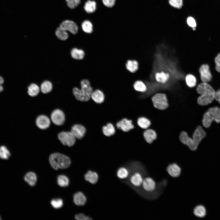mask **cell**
I'll use <instances>...</instances> for the list:
<instances>
[{
	"instance_id": "6da1fadb",
	"label": "cell",
	"mask_w": 220,
	"mask_h": 220,
	"mask_svg": "<svg viewBox=\"0 0 220 220\" xmlns=\"http://www.w3.org/2000/svg\"><path fill=\"white\" fill-rule=\"evenodd\" d=\"M130 169L129 176L123 182L139 194L145 177L147 175L144 167L138 162H131L127 163Z\"/></svg>"
},
{
	"instance_id": "7a4b0ae2",
	"label": "cell",
	"mask_w": 220,
	"mask_h": 220,
	"mask_svg": "<svg viewBox=\"0 0 220 220\" xmlns=\"http://www.w3.org/2000/svg\"><path fill=\"white\" fill-rule=\"evenodd\" d=\"M167 182L164 180L157 183L152 178L147 175L144 179L139 194L146 199H156L162 193L166 185Z\"/></svg>"
},
{
	"instance_id": "3957f363",
	"label": "cell",
	"mask_w": 220,
	"mask_h": 220,
	"mask_svg": "<svg viewBox=\"0 0 220 220\" xmlns=\"http://www.w3.org/2000/svg\"><path fill=\"white\" fill-rule=\"evenodd\" d=\"M206 136L205 131L200 126H198L195 130L192 138L189 137L185 132H182L180 136V140L183 144L187 145L192 150H196L201 140Z\"/></svg>"
},
{
	"instance_id": "277c9868",
	"label": "cell",
	"mask_w": 220,
	"mask_h": 220,
	"mask_svg": "<svg viewBox=\"0 0 220 220\" xmlns=\"http://www.w3.org/2000/svg\"><path fill=\"white\" fill-rule=\"evenodd\" d=\"M196 91L200 95L197 100L198 104L200 105H209L215 99V91L207 83L202 82L198 84Z\"/></svg>"
},
{
	"instance_id": "5b68a950",
	"label": "cell",
	"mask_w": 220,
	"mask_h": 220,
	"mask_svg": "<svg viewBox=\"0 0 220 220\" xmlns=\"http://www.w3.org/2000/svg\"><path fill=\"white\" fill-rule=\"evenodd\" d=\"M49 160L51 167L56 170L59 168H67L70 166L71 163L70 159L68 157L59 153L51 154Z\"/></svg>"
},
{
	"instance_id": "8992f818",
	"label": "cell",
	"mask_w": 220,
	"mask_h": 220,
	"mask_svg": "<svg viewBox=\"0 0 220 220\" xmlns=\"http://www.w3.org/2000/svg\"><path fill=\"white\" fill-rule=\"evenodd\" d=\"M213 121L220 123V108L218 107L210 108L203 115L202 123L205 127H209Z\"/></svg>"
},
{
	"instance_id": "52a82bcc",
	"label": "cell",
	"mask_w": 220,
	"mask_h": 220,
	"mask_svg": "<svg viewBox=\"0 0 220 220\" xmlns=\"http://www.w3.org/2000/svg\"><path fill=\"white\" fill-rule=\"evenodd\" d=\"M154 106L160 110H164L168 106L166 95L163 93H157L155 94L151 98Z\"/></svg>"
},
{
	"instance_id": "ba28073f",
	"label": "cell",
	"mask_w": 220,
	"mask_h": 220,
	"mask_svg": "<svg viewBox=\"0 0 220 220\" xmlns=\"http://www.w3.org/2000/svg\"><path fill=\"white\" fill-rule=\"evenodd\" d=\"M58 137L63 145L69 147L73 146L75 141L76 138L71 132H62L58 134Z\"/></svg>"
},
{
	"instance_id": "9c48e42d",
	"label": "cell",
	"mask_w": 220,
	"mask_h": 220,
	"mask_svg": "<svg viewBox=\"0 0 220 220\" xmlns=\"http://www.w3.org/2000/svg\"><path fill=\"white\" fill-rule=\"evenodd\" d=\"M200 79L203 82L207 83L212 79V75L209 66L206 64L202 65L199 69Z\"/></svg>"
},
{
	"instance_id": "30bf717a",
	"label": "cell",
	"mask_w": 220,
	"mask_h": 220,
	"mask_svg": "<svg viewBox=\"0 0 220 220\" xmlns=\"http://www.w3.org/2000/svg\"><path fill=\"white\" fill-rule=\"evenodd\" d=\"M51 118L52 122L57 125H62L65 120V115L61 110L57 109L52 113Z\"/></svg>"
},
{
	"instance_id": "8fae6325",
	"label": "cell",
	"mask_w": 220,
	"mask_h": 220,
	"mask_svg": "<svg viewBox=\"0 0 220 220\" xmlns=\"http://www.w3.org/2000/svg\"><path fill=\"white\" fill-rule=\"evenodd\" d=\"M73 93L76 98L82 101H87L91 97V94L86 90L82 89H79L77 87L73 89Z\"/></svg>"
},
{
	"instance_id": "7c38bea8",
	"label": "cell",
	"mask_w": 220,
	"mask_h": 220,
	"mask_svg": "<svg viewBox=\"0 0 220 220\" xmlns=\"http://www.w3.org/2000/svg\"><path fill=\"white\" fill-rule=\"evenodd\" d=\"M129 167L126 164L118 168L116 171V175L117 178L123 182L128 178L130 174Z\"/></svg>"
},
{
	"instance_id": "4fadbf2b",
	"label": "cell",
	"mask_w": 220,
	"mask_h": 220,
	"mask_svg": "<svg viewBox=\"0 0 220 220\" xmlns=\"http://www.w3.org/2000/svg\"><path fill=\"white\" fill-rule=\"evenodd\" d=\"M60 27L66 31H69L73 34H76L78 32V27L74 22L66 20L63 22L60 25Z\"/></svg>"
},
{
	"instance_id": "5bb4252c",
	"label": "cell",
	"mask_w": 220,
	"mask_h": 220,
	"mask_svg": "<svg viewBox=\"0 0 220 220\" xmlns=\"http://www.w3.org/2000/svg\"><path fill=\"white\" fill-rule=\"evenodd\" d=\"M117 127L124 132H127L134 128V126L131 120L123 119L116 124Z\"/></svg>"
},
{
	"instance_id": "9a60e30c",
	"label": "cell",
	"mask_w": 220,
	"mask_h": 220,
	"mask_svg": "<svg viewBox=\"0 0 220 220\" xmlns=\"http://www.w3.org/2000/svg\"><path fill=\"white\" fill-rule=\"evenodd\" d=\"M71 132L76 138L80 139L84 136L86 129L84 127L81 125L75 124L72 127Z\"/></svg>"
},
{
	"instance_id": "2e32d148",
	"label": "cell",
	"mask_w": 220,
	"mask_h": 220,
	"mask_svg": "<svg viewBox=\"0 0 220 220\" xmlns=\"http://www.w3.org/2000/svg\"><path fill=\"white\" fill-rule=\"evenodd\" d=\"M37 126L41 129H46L48 128L50 125V120L46 116L41 115L37 117L36 120Z\"/></svg>"
},
{
	"instance_id": "e0dca14e",
	"label": "cell",
	"mask_w": 220,
	"mask_h": 220,
	"mask_svg": "<svg viewBox=\"0 0 220 220\" xmlns=\"http://www.w3.org/2000/svg\"><path fill=\"white\" fill-rule=\"evenodd\" d=\"M167 170L171 177L177 178L181 174V168L177 164L174 163L169 165L167 168Z\"/></svg>"
},
{
	"instance_id": "ac0fdd59",
	"label": "cell",
	"mask_w": 220,
	"mask_h": 220,
	"mask_svg": "<svg viewBox=\"0 0 220 220\" xmlns=\"http://www.w3.org/2000/svg\"><path fill=\"white\" fill-rule=\"evenodd\" d=\"M84 178L87 182L91 184H95L98 181L99 175L96 171L90 170L85 173Z\"/></svg>"
},
{
	"instance_id": "d6986e66",
	"label": "cell",
	"mask_w": 220,
	"mask_h": 220,
	"mask_svg": "<svg viewBox=\"0 0 220 220\" xmlns=\"http://www.w3.org/2000/svg\"><path fill=\"white\" fill-rule=\"evenodd\" d=\"M154 76L155 80L157 82L161 84H165L169 79L170 75L167 72L161 71L156 72Z\"/></svg>"
},
{
	"instance_id": "ffe728a7",
	"label": "cell",
	"mask_w": 220,
	"mask_h": 220,
	"mask_svg": "<svg viewBox=\"0 0 220 220\" xmlns=\"http://www.w3.org/2000/svg\"><path fill=\"white\" fill-rule=\"evenodd\" d=\"M87 200L84 194L81 192H78L73 196V201L75 205L78 206L84 205Z\"/></svg>"
},
{
	"instance_id": "44dd1931",
	"label": "cell",
	"mask_w": 220,
	"mask_h": 220,
	"mask_svg": "<svg viewBox=\"0 0 220 220\" xmlns=\"http://www.w3.org/2000/svg\"><path fill=\"white\" fill-rule=\"evenodd\" d=\"M91 97L95 102L98 104L102 103L105 99L104 95L103 92L98 89L93 91L91 94Z\"/></svg>"
},
{
	"instance_id": "7402d4cb",
	"label": "cell",
	"mask_w": 220,
	"mask_h": 220,
	"mask_svg": "<svg viewBox=\"0 0 220 220\" xmlns=\"http://www.w3.org/2000/svg\"><path fill=\"white\" fill-rule=\"evenodd\" d=\"M144 138L146 141L148 143H152L156 138V134L153 130L148 129L143 133Z\"/></svg>"
},
{
	"instance_id": "603a6c76",
	"label": "cell",
	"mask_w": 220,
	"mask_h": 220,
	"mask_svg": "<svg viewBox=\"0 0 220 220\" xmlns=\"http://www.w3.org/2000/svg\"><path fill=\"white\" fill-rule=\"evenodd\" d=\"M24 179L30 185L33 186L36 183L37 180V176L34 172H29L25 175Z\"/></svg>"
},
{
	"instance_id": "cb8c5ba5",
	"label": "cell",
	"mask_w": 220,
	"mask_h": 220,
	"mask_svg": "<svg viewBox=\"0 0 220 220\" xmlns=\"http://www.w3.org/2000/svg\"><path fill=\"white\" fill-rule=\"evenodd\" d=\"M127 69L131 73L137 72L139 68V64L135 60H129L126 64Z\"/></svg>"
},
{
	"instance_id": "d4e9b609",
	"label": "cell",
	"mask_w": 220,
	"mask_h": 220,
	"mask_svg": "<svg viewBox=\"0 0 220 220\" xmlns=\"http://www.w3.org/2000/svg\"><path fill=\"white\" fill-rule=\"evenodd\" d=\"M185 80L186 85L190 88H194L196 85V78L193 74H189L186 75L185 77Z\"/></svg>"
},
{
	"instance_id": "484cf974",
	"label": "cell",
	"mask_w": 220,
	"mask_h": 220,
	"mask_svg": "<svg viewBox=\"0 0 220 220\" xmlns=\"http://www.w3.org/2000/svg\"><path fill=\"white\" fill-rule=\"evenodd\" d=\"M133 87L135 90L142 93L145 92L147 90L146 84L143 81L140 80L136 81L134 84Z\"/></svg>"
},
{
	"instance_id": "4316f807",
	"label": "cell",
	"mask_w": 220,
	"mask_h": 220,
	"mask_svg": "<svg viewBox=\"0 0 220 220\" xmlns=\"http://www.w3.org/2000/svg\"><path fill=\"white\" fill-rule=\"evenodd\" d=\"M102 131L104 134L107 136H112L115 132V127L111 123H108L106 126H104L102 128Z\"/></svg>"
},
{
	"instance_id": "83f0119b",
	"label": "cell",
	"mask_w": 220,
	"mask_h": 220,
	"mask_svg": "<svg viewBox=\"0 0 220 220\" xmlns=\"http://www.w3.org/2000/svg\"><path fill=\"white\" fill-rule=\"evenodd\" d=\"M96 4L93 1L88 0L85 3L84 9L85 11L88 13L94 12L96 10Z\"/></svg>"
},
{
	"instance_id": "f1b7e54d",
	"label": "cell",
	"mask_w": 220,
	"mask_h": 220,
	"mask_svg": "<svg viewBox=\"0 0 220 220\" xmlns=\"http://www.w3.org/2000/svg\"><path fill=\"white\" fill-rule=\"evenodd\" d=\"M71 55L72 57L75 59L81 60L84 57L85 53L83 50L75 48L72 50Z\"/></svg>"
},
{
	"instance_id": "f546056e",
	"label": "cell",
	"mask_w": 220,
	"mask_h": 220,
	"mask_svg": "<svg viewBox=\"0 0 220 220\" xmlns=\"http://www.w3.org/2000/svg\"><path fill=\"white\" fill-rule=\"evenodd\" d=\"M193 213L194 215L197 217L203 218L206 215V209L203 205H198L194 209Z\"/></svg>"
},
{
	"instance_id": "4dcf8cb0",
	"label": "cell",
	"mask_w": 220,
	"mask_h": 220,
	"mask_svg": "<svg viewBox=\"0 0 220 220\" xmlns=\"http://www.w3.org/2000/svg\"><path fill=\"white\" fill-rule=\"evenodd\" d=\"M39 87L35 83L31 84L28 87V93L31 97H35L39 93Z\"/></svg>"
},
{
	"instance_id": "1f68e13d",
	"label": "cell",
	"mask_w": 220,
	"mask_h": 220,
	"mask_svg": "<svg viewBox=\"0 0 220 220\" xmlns=\"http://www.w3.org/2000/svg\"><path fill=\"white\" fill-rule=\"evenodd\" d=\"M40 89L42 92L44 94L49 93L52 90V84L48 81H45L41 84Z\"/></svg>"
},
{
	"instance_id": "d6a6232c",
	"label": "cell",
	"mask_w": 220,
	"mask_h": 220,
	"mask_svg": "<svg viewBox=\"0 0 220 220\" xmlns=\"http://www.w3.org/2000/svg\"><path fill=\"white\" fill-rule=\"evenodd\" d=\"M55 34L59 39L62 40L67 39L68 36L66 31L60 27L57 28V29Z\"/></svg>"
},
{
	"instance_id": "836d02e7",
	"label": "cell",
	"mask_w": 220,
	"mask_h": 220,
	"mask_svg": "<svg viewBox=\"0 0 220 220\" xmlns=\"http://www.w3.org/2000/svg\"><path fill=\"white\" fill-rule=\"evenodd\" d=\"M57 182L60 186L64 187L68 185L69 180L66 176L64 175H60L57 177Z\"/></svg>"
},
{
	"instance_id": "e575fe53",
	"label": "cell",
	"mask_w": 220,
	"mask_h": 220,
	"mask_svg": "<svg viewBox=\"0 0 220 220\" xmlns=\"http://www.w3.org/2000/svg\"><path fill=\"white\" fill-rule=\"evenodd\" d=\"M137 123L138 126L143 129H146L151 125L149 120L144 117L139 118L138 119Z\"/></svg>"
},
{
	"instance_id": "d590c367",
	"label": "cell",
	"mask_w": 220,
	"mask_h": 220,
	"mask_svg": "<svg viewBox=\"0 0 220 220\" xmlns=\"http://www.w3.org/2000/svg\"><path fill=\"white\" fill-rule=\"evenodd\" d=\"M81 89H83L91 95L93 92L92 88L90 86V83L89 81L87 79L82 80L81 82Z\"/></svg>"
},
{
	"instance_id": "8d00e7d4",
	"label": "cell",
	"mask_w": 220,
	"mask_h": 220,
	"mask_svg": "<svg viewBox=\"0 0 220 220\" xmlns=\"http://www.w3.org/2000/svg\"><path fill=\"white\" fill-rule=\"evenodd\" d=\"M83 30L87 33H91L93 30V26L89 20L83 21L82 24Z\"/></svg>"
},
{
	"instance_id": "74e56055",
	"label": "cell",
	"mask_w": 220,
	"mask_h": 220,
	"mask_svg": "<svg viewBox=\"0 0 220 220\" xmlns=\"http://www.w3.org/2000/svg\"><path fill=\"white\" fill-rule=\"evenodd\" d=\"M10 154L7 148L4 146L0 147V157L2 159H7Z\"/></svg>"
},
{
	"instance_id": "f35d334b",
	"label": "cell",
	"mask_w": 220,
	"mask_h": 220,
	"mask_svg": "<svg viewBox=\"0 0 220 220\" xmlns=\"http://www.w3.org/2000/svg\"><path fill=\"white\" fill-rule=\"evenodd\" d=\"M51 204L54 208L58 209L61 208L63 205V201L61 199L57 198L51 200Z\"/></svg>"
},
{
	"instance_id": "ab89813d",
	"label": "cell",
	"mask_w": 220,
	"mask_h": 220,
	"mask_svg": "<svg viewBox=\"0 0 220 220\" xmlns=\"http://www.w3.org/2000/svg\"><path fill=\"white\" fill-rule=\"evenodd\" d=\"M169 3L173 7L178 9L181 8L183 5L182 0H169Z\"/></svg>"
},
{
	"instance_id": "60d3db41",
	"label": "cell",
	"mask_w": 220,
	"mask_h": 220,
	"mask_svg": "<svg viewBox=\"0 0 220 220\" xmlns=\"http://www.w3.org/2000/svg\"><path fill=\"white\" fill-rule=\"evenodd\" d=\"M68 7L71 9H74L77 7L79 4L80 0H66Z\"/></svg>"
},
{
	"instance_id": "b9f144b4",
	"label": "cell",
	"mask_w": 220,
	"mask_h": 220,
	"mask_svg": "<svg viewBox=\"0 0 220 220\" xmlns=\"http://www.w3.org/2000/svg\"><path fill=\"white\" fill-rule=\"evenodd\" d=\"M75 219L77 220H92L93 219L90 217L82 213L76 214L75 215Z\"/></svg>"
},
{
	"instance_id": "7bdbcfd3",
	"label": "cell",
	"mask_w": 220,
	"mask_h": 220,
	"mask_svg": "<svg viewBox=\"0 0 220 220\" xmlns=\"http://www.w3.org/2000/svg\"><path fill=\"white\" fill-rule=\"evenodd\" d=\"M188 24L190 27L193 28H195L196 26V23L194 18L192 17H189L188 18L187 20Z\"/></svg>"
},
{
	"instance_id": "ee69618b",
	"label": "cell",
	"mask_w": 220,
	"mask_h": 220,
	"mask_svg": "<svg viewBox=\"0 0 220 220\" xmlns=\"http://www.w3.org/2000/svg\"><path fill=\"white\" fill-rule=\"evenodd\" d=\"M215 62L216 64V69L217 71L220 73V53L215 57Z\"/></svg>"
},
{
	"instance_id": "f6af8a7d",
	"label": "cell",
	"mask_w": 220,
	"mask_h": 220,
	"mask_svg": "<svg viewBox=\"0 0 220 220\" xmlns=\"http://www.w3.org/2000/svg\"><path fill=\"white\" fill-rule=\"evenodd\" d=\"M104 4L108 7H113L115 4L116 0H102Z\"/></svg>"
},
{
	"instance_id": "bcb514c9",
	"label": "cell",
	"mask_w": 220,
	"mask_h": 220,
	"mask_svg": "<svg viewBox=\"0 0 220 220\" xmlns=\"http://www.w3.org/2000/svg\"><path fill=\"white\" fill-rule=\"evenodd\" d=\"M215 99L220 104V89L215 92Z\"/></svg>"
},
{
	"instance_id": "7dc6e473",
	"label": "cell",
	"mask_w": 220,
	"mask_h": 220,
	"mask_svg": "<svg viewBox=\"0 0 220 220\" xmlns=\"http://www.w3.org/2000/svg\"><path fill=\"white\" fill-rule=\"evenodd\" d=\"M4 82V79L1 76H0V92L2 91L3 87L2 85Z\"/></svg>"
},
{
	"instance_id": "c3c4849f",
	"label": "cell",
	"mask_w": 220,
	"mask_h": 220,
	"mask_svg": "<svg viewBox=\"0 0 220 220\" xmlns=\"http://www.w3.org/2000/svg\"><path fill=\"white\" fill-rule=\"evenodd\" d=\"M1 216H0V220H1Z\"/></svg>"
}]
</instances>
